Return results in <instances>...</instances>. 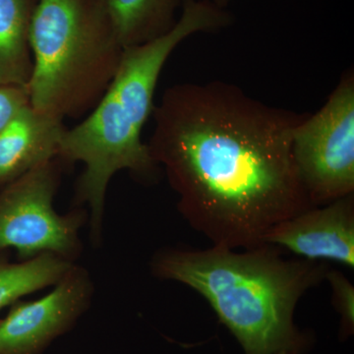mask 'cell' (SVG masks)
Instances as JSON below:
<instances>
[{"mask_svg": "<svg viewBox=\"0 0 354 354\" xmlns=\"http://www.w3.org/2000/svg\"><path fill=\"white\" fill-rule=\"evenodd\" d=\"M148 145L178 209L214 246L249 249L314 208L293 160L305 115L274 108L232 84H177L155 104Z\"/></svg>", "mask_w": 354, "mask_h": 354, "instance_id": "1", "label": "cell"}, {"mask_svg": "<svg viewBox=\"0 0 354 354\" xmlns=\"http://www.w3.org/2000/svg\"><path fill=\"white\" fill-rule=\"evenodd\" d=\"M176 26L164 36L124 48L118 72L94 109L78 125L66 128L58 158L85 165L77 200L91 209L92 232L101 230L111 177L130 171L153 178L157 164L142 132L153 114L156 88L165 62L184 39L197 32H216L234 24V15L209 0H183Z\"/></svg>", "mask_w": 354, "mask_h": 354, "instance_id": "2", "label": "cell"}, {"mask_svg": "<svg viewBox=\"0 0 354 354\" xmlns=\"http://www.w3.org/2000/svg\"><path fill=\"white\" fill-rule=\"evenodd\" d=\"M153 270L206 298L245 354L304 353L308 339L295 326V308L329 271L317 261L288 259L274 245L174 249L158 254Z\"/></svg>", "mask_w": 354, "mask_h": 354, "instance_id": "3", "label": "cell"}, {"mask_svg": "<svg viewBox=\"0 0 354 354\" xmlns=\"http://www.w3.org/2000/svg\"><path fill=\"white\" fill-rule=\"evenodd\" d=\"M30 44V104L64 121L95 108L124 51L97 0H38Z\"/></svg>", "mask_w": 354, "mask_h": 354, "instance_id": "4", "label": "cell"}, {"mask_svg": "<svg viewBox=\"0 0 354 354\" xmlns=\"http://www.w3.org/2000/svg\"><path fill=\"white\" fill-rule=\"evenodd\" d=\"M291 151L314 206L353 194V71L344 74L322 108L295 127Z\"/></svg>", "mask_w": 354, "mask_h": 354, "instance_id": "5", "label": "cell"}, {"mask_svg": "<svg viewBox=\"0 0 354 354\" xmlns=\"http://www.w3.org/2000/svg\"><path fill=\"white\" fill-rule=\"evenodd\" d=\"M58 158L7 184L0 194V250L15 248L22 258L53 253L69 260L79 248L80 213L58 215L53 198L59 183Z\"/></svg>", "mask_w": 354, "mask_h": 354, "instance_id": "6", "label": "cell"}, {"mask_svg": "<svg viewBox=\"0 0 354 354\" xmlns=\"http://www.w3.org/2000/svg\"><path fill=\"white\" fill-rule=\"evenodd\" d=\"M92 283L72 267L48 295L16 304L0 321V354H37L69 329L87 309Z\"/></svg>", "mask_w": 354, "mask_h": 354, "instance_id": "7", "label": "cell"}, {"mask_svg": "<svg viewBox=\"0 0 354 354\" xmlns=\"http://www.w3.org/2000/svg\"><path fill=\"white\" fill-rule=\"evenodd\" d=\"M264 245L283 247L309 261L354 268V195L314 207L283 221L266 235Z\"/></svg>", "mask_w": 354, "mask_h": 354, "instance_id": "8", "label": "cell"}, {"mask_svg": "<svg viewBox=\"0 0 354 354\" xmlns=\"http://www.w3.org/2000/svg\"><path fill=\"white\" fill-rule=\"evenodd\" d=\"M66 130L64 120L31 104L0 132V184H9L53 158Z\"/></svg>", "mask_w": 354, "mask_h": 354, "instance_id": "9", "label": "cell"}, {"mask_svg": "<svg viewBox=\"0 0 354 354\" xmlns=\"http://www.w3.org/2000/svg\"><path fill=\"white\" fill-rule=\"evenodd\" d=\"M123 48L160 38L176 26L183 0H97Z\"/></svg>", "mask_w": 354, "mask_h": 354, "instance_id": "10", "label": "cell"}, {"mask_svg": "<svg viewBox=\"0 0 354 354\" xmlns=\"http://www.w3.org/2000/svg\"><path fill=\"white\" fill-rule=\"evenodd\" d=\"M38 0H0V86L27 87L32 58L30 29Z\"/></svg>", "mask_w": 354, "mask_h": 354, "instance_id": "11", "label": "cell"}, {"mask_svg": "<svg viewBox=\"0 0 354 354\" xmlns=\"http://www.w3.org/2000/svg\"><path fill=\"white\" fill-rule=\"evenodd\" d=\"M72 267L69 260L53 253L14 264L0 262V310L25 295L57 285Z\"/></svg>", "mask_w": 354, "mask_h": 354, "instance_id": "12", "label": "cell"}, {"mask_svg": "<svg viewBox=\"0 0 354 354\" xmlns=\"http://www.w3.org/2000/svg\"><path fill=\"white\" fill-rule=\"evenodd\" d=\"M326 278L329 281L334 295L335 307L342 318V335H353L354 329V288L342 272L329 270Z\"/></svg>", "mask_w": 354, "mask_h": 354, "instance_id": "13", "label": "cell"}, {"mask_svg": "<svg viewBox=\"0 0 354 354\" xmlns=\"http://www.w3.org/2000/svg\"><path fill=\"white\" fill-rule=\"evenodd\" d=\"M30 104L27 87L22 86H0V132Z\"/></svg>", "mask_w": 354, "mask_h": 354, "instance_id": "14", "label": "cell"}, {"mask_svg": "<svg viewBox=\"0 0 354 354\" xmlns=\"http://www.w3.org/2000/svg\"><path fill=\"white\" fill-rule=\"evenodd\" d=\"M209 1L213 2L214 4L221 7V8H227V6L232 2V0H209Z\"/></svg>", "mask_w": 354, "mask_h": 354, "instance_id": "15", "label": "cell"}, {"mask_svg": "<svg viewBox=\"0 0 354 354\" xmlns=\"http://www.w3.org/2000/svg\"><path fill=\"white\" fill-rule=\"evenodd\" d=\"M277 354H295V353H288V351H281V353H279Z\"/></svg>", "mask_w": 354, "mask_h": 354, "instance_id": "16", "label": "cell"}]
</instances>
